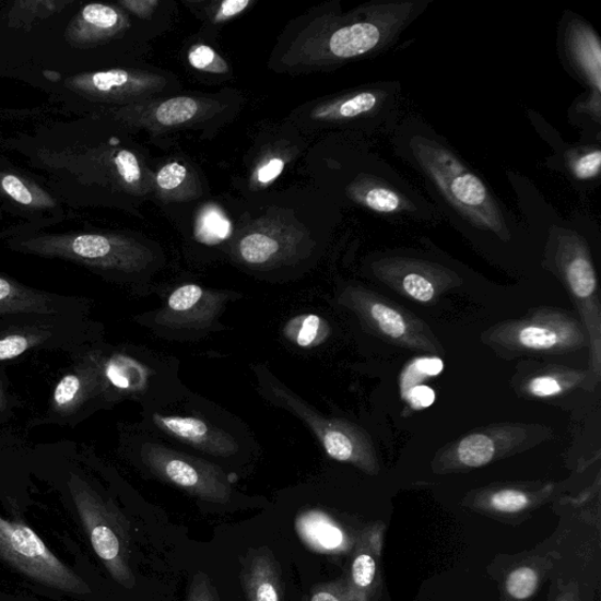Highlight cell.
<instances>
[{
	"mask_svg": "<svg viewBox=\"0 0 601 601\" xmlns=\"http://www.w3.org/2000/svg\"><path fill=\"white\" fill-rule=\"evenodd\" d=\"M22 408V400L14 392L8 368L0 366V425L12 421Z\"/></svg>",
	"mask_w": 601,
	"mask_h": 601,
	"instance_id": "obj_28",
	"label": "cell"
},
{
	"mask_svg": "<svg viewBox=\"0 0 601 601\" xmlns=\"http://www.w3.org/2000/svg\"><path fill=\"white\" fill-rule=\"evenodd\" d=\"M0 601H4V600H0Z\"/></svg>",
	"mask_w": 601,
	"mask_h": 601,
	"instance_id": "obj_45",
	"label": "cell"
},
{
	"mask_svg": "<svg viewBox=\"0 0 601 601\" xmlns=\"http://www.w3.org/2000/svg\"><path fill=\"white\" fill-rule=\"evenodd\" d=\"M494 456V441L485 435H471L464 438L458 447L460 461L471 468L486 466L492 462Z\"/></svg>",
	"mask_w": 601,
	"mask_h": 601,
	"instance_id": "obj_20",
	"label": "cell"
},
{
	"mask_svg": "<svg viewBox=\"0 0 601 601\" xmlns=\"http://www.w3.org/2000/svg\"><path fill=\"white\" fill-rule=\"evenodd\" d=\"M443 362L439 358H423L416 363L419 372L428 375L436 376L443 370Z\"/></svg>",
	"mask_w": 601,
	"mask_h": 601,
	"instance_id": "obj_43",
	"label": "cell"
},
{
	"mask_svg": "<svg viewBox=\"0 0 601 601\" xmlns=\"http://www.w3.org/2000/svg\"><path fill=\"white\" fill-rule=\"evenodd\" d=\"M121 5H123L125 8H128L129 10L140 14V15H145L146 14V10L145 8L148 7H154L156 5V3L154 2H122Z\"/></svg>",
	"mask_w": 601,
	"mask_h": 601,
	"instance_id": "obj_44",
	"label": "cell"
},
{
	"mask_svg": "<svg viewBox=\"0 0 601 601\" xmlns=\"http://www.w3.org/2000/svg\"><path fill=\"white\" fill-rule=\"evenodd\" d=\"M284 168V162L274 157L271 162L263 165L258 170V180L262 184H268L275 180Z\"/></svg>",
	"mask_w": 601,
	"mask_h": 601,
	"instance_id": "obj_40",
	"label": "cell"
},
{
	"mask_svg": "<svg viewBox=\"0 0 601 601\" xmlns=\"http://www.w3.org/2000/svg\"><path fill=\"white\" fill-rule=\"evenodd\" d=\"M91 346L69 356L70 366L57 379L44 413L30 422L31 429L43 425L74 429L96 411L113 405Z\"/></svg>",
	"mask_w": 601,
	"mask_h": 601,
	"instance_id": "obj_5",
	"label": "cell"
},
{
	"mask_svg": "<svg viewBox=\"0 0 601 601\" xmlns=\"http://www.w3.org/2000/svg\"><path fill=\"white\" fill-rule=\"evenodd\" d=\"M538 587V575L533 568L523 566L515 569L506 579V590L518 600H526L534 594Z\"/></svg>",
	"mask_w": 601,
	"mask_h": 601,
	"instance_id": "obj_27",
	"label": "cell"
},
{
	"mask_svg": "<svg viewBox=\"0 0 601 601\" xmlns=\"http://www.w3.org/2000/svg\"><path fill=\"white\" fill-rule=\"evenodd\" d=\"M189 62L198 70L210 72H225L226 62L221 59L209 46L200 45L189 52Z\"/></svg>",
	"mask_w": 601,
	"mask_h": 601,
	"instance_id": "obj_32",
	"label": "cell"
},
{
	"mask_svg": "<svg viewBox=\"0 0 601 601\" xmlns=\"http://www.w3.org/2000/svg\"><path fill=\"white\" fill-rule=\"evenodd\" d=\"M490 504L499 512L516 514L528 508L529 497L516 490H503L490 498Z\"/></svg>",
	"mask_w": 601,
	"mask_h": 601,
	"instance_id": "obj_31",
	"label": "cell"
},
{
	"mask_svg": "<svg viewBox=\"0 0 601 601\" xmlns=\"http://www.w3.org/2000/svg\"><path fill=\"white\" fill-rule=\"evenodd\" d=\"M186 176L187 169L185 166L172 163L157 174L156 181L165 191H172V189L177 188L184 182Z\"/></svg>",
	"mask_w": 601,
	"mask_h": 601,
	"instance_id": "obj_36",
	"label": "cell"
},
{
	"mask_svg": "<svg viewBox=\"0 0 601 601\" xmlns=\"http://www.w3.org/2000/svg\"><path fill=\"white\" fill-rule=\"evenodd\" d=\"M196 234L199 241L216 245L228 239L232 234V224L216 205H208L199 215Z\"/></svg>",
	"mask_w": 601,
	"mask_h": 601,
	"instance_id": "obj_18",
	"label": "cell"
},
{
	"mask_svg": "<svg viewBox=\"0 0 601 601\" xmlns=\"http://www.w3.org/2000/svg\"><path fill=\"white\" fill-rule=\"evenodd\" d=\"M91 308L86 296L40 291L0 273V319L26 314L89 316Z\"/></svg>",
	"mask_w": 601,
	"mask_h": 601,
	"instance_id": "obj_9",
	"label": "cell"
},
{
	"mask_svg": "<svg viewBox=\"0 0 601 601\" xmlns=\"http://www.w3.org/2000/svg\"><path fill=\"white\" fill-rule=\"evenodd\" d=\"M155 79L148 74L115 69L85 72L67 79L66 86L73 93L93 102H120L151 90Z\"/></svg>",
	"mask_w": 601,
	"mask_h": 601,
	"instance_id": "obj_10",
	"label": "cell"
},
{
	"mask_svg": "<svg viewBox=\"0 0 601 601\" xmlns=\"http://www.w3.org/2000/svg\"><path fill=\"white\" fill-rule=\"evenodd\" d=\"M410 400L419 408L429 406L435 401V392L429 387L420 386L411 390Z\"/></svg>",
	"mask_w": 601,
	"mask_h": 601,
	"instance_id": "obj_42",
	"label": "cell"
},
{
	"mask_svg": "<svg viewBox=\"0 0 601 601\" xmlns=\"http://www.w3.org/2000/svg\"><path fill=\"white\" fill-rule=\"evenodd\" d=\"M250 601H282L276 565L269 555H257L245 577Z\"/></svg>",
	"mask_w": 601,
	"mask_h": 601,
	"instance_id": "obj_16",
	"label": "cell"
},
{
	"mask_svg": "<svg viewBox=\"0 0 601 601\" xmlns=\"http://www.w3.org/2000/svg\"><path fill=\"white\" fill-rule=\"evenodd\" d=\"M297 529L310 546L316 550L335 551L342 546V531L323 515L308 514L297 521Z\"/></svg>",
	"mask_w": 601,
	"mask_h": 601,
	"instance_id": "obj_17",
	"label": "cell"
},
{
	"mask_svg": "<svg viewBox=\"0 0 601 601\" xmlns=\"http://www.w3.org/2000/svg\"><path fill=\"white\" fill-rule=\"evenodd\" d=\"M8 247L22 255L64 260L114 276L138 273L151 261L145 247L129 237L105 233L24 234L9 240Z\"/></svg>",
	"mask_w": 601,
	"mask_h": 601,
	"instance_id": "obj_2",
	"label": "cell"
},
{
	"mask_svg": "<svg viewBox=\"0 0 601 601\" xmlns=\"http://www.w3.org/2000/svg\"><path fill=\"white\" fill-rule=\"evenodd\" d=\"M103 326L82 315L26 314L0 319V366L40 352L69 356L102 342Z\"/></svg>",
	"mask_w": 601,
	"mask_h": 601,
	"instance_id": "obj_3",
	"label": "cell"
},
{
	"mask_svg": "<svg viewBox=\"0 0 601 601\" xmlns=\"http://www.w3.org/2000/svg\"><path fill=\"white\" fill-rule=\"evenodd\" d=\"M310 601H345L344 585L331 584L319 590H316Z\"/></svg>",
	"mask_w": 601,
	"mask_h": 601,
	"instance_id": "obj_39",
	"label": "cell"
},
{
	"mask_svg": "<svg viewBox=\"0 0 601 601\" xmlns=\"http://www.w3.org/2000/svg\"><path fill=\"white\" fill-rule=\"evenodd\" d=\"M600 165L601 152L596 149L575 157L571 169L578 179L589 180L599 176Z\"/></svg>",
	"mask_w": 601,
	"mask_h": 601,
	"instance_id": "obj_34",
	"label": "cell"
},
{
	"mask_svg": "<svg viewBox=\"0 0 601 601\" xmlns=\"http://www.w3.org/2000/svg\"><path fill=\"white\" fill-rule=\"evenodd\" d=\"M530 391L538 398H549L559 393L562 387L553 377H537L530 384Z\"/></svg>",
	"mask_w": 601,
	"mask_h": 601,
	"instance_id": "obj_37",
	"label": "cell"
},
{
	"mask_svg": "<svg viewBox=\"0 0 601 601\" xmlns=\"http://www.w3.org/2000/svg\"><path fill=\"white\" fill-rule=\"evenodd\" d=\"M280 250V244L271 235L251 233L244 237L239 245L243 260L249 264H266L274 260Z\"/></svg>",
	"mask_w": 601,
	"mask_h": 601,
	"instance_id": "obj_19",
	"label": "cell"
},
{
	"mask_svg": "<svg viewBox=\"0 0 601 601\" xmlns=\"http://www.w3.org/2000/svg\"><path fill=\"white\" fill-rule=\"evenodd\" d=\"M110 162H113L116 174L123 184L134 186L140 181L141 168L135 154L121 150L115 154Z\"/></svg>",
	"mask_w": 601,
	"mask_h": 601,
	"instance_id": "obj_30",
	"label": "cell"
},
{
	"mask_svg": "<svg viewBox=\"0 0 601 601\" xmlns=\"http://www.w3.org/2000/svg\"><path fill=\"white\" fill-rule=\"evenodd\" d=\"M569 50L589 83L601 90V46L594 31L587 25L577 23L569 28Z\"/></svg>",
	"mask_w": 601,
	"mask_h": 601,
	"instance_id": "obj_15",
	"label": "cell"
},
{
	"mask_svg": "<svg viewBox=\"0 0 601 601\" xmlns=\"http://www.w3.org/2000/svg\"><path fill=\"white\" fill-rule=\"evenodd\" d=\"M385 526L376 525L362 533L344 585L345 601H372L379 587V559L384 547Z\"/></svg>",
	"mask_w": 601,
	"mask_h": 601,
	"instance_id": "obj_11",
	"label": "cell"
},
{
	"mask_svg": "<svg viewBox=\"0 0 601 601\" xmlns=\"http://www.w3.org/2000/svg\"><path fill=\"white\" fill-rule=\"evenodd\" d=\"M0 558L28 578L51 589L72 593L90 592L87 585L58 559L28 527L0 516Z\"/></svg>",
	"mask_w": 601,
	"mask_h": 601,
	"instance_id": "obj_6",
	"label": "cell"
},
{
	"mask_svg": "<svg viewBox=\"0 0 601 601\" xmlns=\"http://www.w3.org/2000/svg\"><path fill=\"white\" fill-rule=\"evenodd\" d=\"M410 145L425 173L455 209L479 227L509 235L498 204L486 186L458 157L423 137L411 139Z\"/></svg>",
	"mask_w": 601,
	"mask_h": 601,
	"instance_id": "obj_4",
	"label": "cell"
},
{
	"mask_svg": "<svg viewBox=\"0 0 601 601\" xmlns=\"http://www.w3.org/2000/svg\"><path fill=\"white\" fill-rule=\"evenodd\" d=\"M358 199L372 211L385 214L399 212L404 205L403 199L398 192L382 185L366 187Z\"/></svg>",
	"mask_w": 601,
	"mask_h": 601,
	"instance_id": "obj_22",
	"label": "cell"
},
{
	"mask_svg": "<svg viewBox=\"0 0 601 601\" xmlns=\"http://www.w3.org/2000/svg\"><path fill=\"white\" fill-rule=\"evenodd\" d=\"M0 195L30 211H52L57 200L35 181L11 170H0Z\"/></svg>",
	"mask_w": 601,
	"mask_h": 601,
	"instance_id": "obj_14",
	"label": "cell"
},
{
	"mask_svg": "<svg viewBox=\"0 0 601 601\" xmlns=\"http://www.w3.org/2000/svg\"><path fill=\"white\" fill-rule=\"evenodd\" d=\"M381 99L382 93L361 92L341 102L335 108L330 107L327 115L337 118H355L372 113Z\"/></svg>",
	"mask_w": 601,
	"mask_h": 601,
	"instance_id": "obj_25",
	"label": "cell"
},
{
	"mask_svg": "<svg viewBox=\"0 0 601 601\" xmlns=\"http://www.w3.org/2000/svg\"><path fill=\"white\" fill-rule=\"evenodd\" d=\"M250 4L249 0H227L221 4L217 21L227 20L234 17V15L243 12Z\"/></svg>",
	"mask_w": 601,
	"mask_h": 601,
	"instance_id": "obj_41",
	"label": "cell"
},
{
	"mask_svg": "<svg viewBox=\"0 0 601 601\" xmlns=\"http://www.w3.org/2000/svg\"><path fill=\"white\" fill-rule=\"evenodd\" d=\"M198 113V104L192 98L179 97L163 103L155 110V118L162 125L174 126L191 120Z\"/></svg>",
	"mask_w": 601,
	"mask_h": 601,
	"instance_id": "obj_23",
	"label": "cell"
},
{
	"mask_svg": "<svg viewBox=\"0 0 601 601\" xmlns=\"http://www.w3.org/2000/svg\"><path fill=\"white\" fill-rule=\"evenodd\" d=\"M128 25L123 14L104 4H89L74 15L67 28V42L76 49H87L114 38Z\"/></svg>",
	"mask_w": 601,
	"mask_h": 601,
	"instance_id": "obj_13",
	"label": "cell"
},
{
	"mask_svg": "<svg viewBox=\"0 0 601 601\" xmlns=\"http://www.w3.org/2000/svg\"><path fill=\"white\" fill-rule=\"evenodd\" d=\"M140 458L156 476L200 499L227 503L232 497L231 480L226 473L200 458L154 443L140 448Z\"/></svg>",
	"mask_w": 601,
	"mask_h": 601,
	"instance_id": "obj_7",
	"label": "cell"
},
{
	"mask_svg": "<svg viewBox=\"0 0 601 601\" xmlns=\"http://www.w3.org/2000/svg\"><path fill=\"white\" fill-rule=\"evenodd\" d=\"M566 278L574 293L579 297L591 296L597 287L594 269L587 257L578 256L566 268Z\"/></svg>",
	"mask_w": 601,
	"mask_h": 601,
	"instance_id": "obj_21",
	"label": "cell"
},
{
	"mask_svg": "<svg viewBox=\"0 0 601 601\" xmlns=\"http://www.w3.org/2000/svg\"><path fill=\"white\" fill-rule=\"evenodd\" d=\"M404 291L421 303H429L435 295L433 284L424 276L409 274L403 280Z\"/></svg>",
	"mask_w": 601,
	"mask_h": 601,
	"instance_id": "obj_35",
	"label": "cell"
},
{
	"mask_svg": "<svg viewBox=\"0 0 601 601\" xmlns=\"http://www.w3.org/2000/svg\"><path fill=\"white\" fill-rule=\"evenodd\" d=\"M36 450L61 473L62 485L90 537L91 544L107 571L125 588L134 587L130 566V534L125 520L89 482L78 457L76 445L59 441Z\"/></svg>",
	"mask_w": 601,
	"mask_h": 601,
	"instance_id": "obj_1",
	"label": "cell"
},
{
	"mask_svg": "<svg viewBox=\"0 0 601 601\" xmlns=\"http://www.w3.org/2000/svg\"><path fill=\"white\" fill-rule=\"evenodd\" d=\"M203 297L204 291L198 284H185L169 296L168 309L165 310V315H180L191 311L201 304Z\"/></svg>",
	"mask_w": 601,
	"mask_h": 601,
	"instance_id": "obj_26",
	"label": "cell"
},
{
	"mask_svg": "<svg viewBox=\"0 0 601 601\" xmlns=\"http://www.w3.org/2000/svg\"><path fill=\"white\" fill-rule=\"evenodd\" d=\"M153 422L167 435L214 456L227 457L239 450L231 435L200 419L154 414Z\"/></svg>",
	"mask_w": 601,
	"mask_h": 601,
	"instance_id": "obj_12",
	"label": "cell"
},
{
	"mask_svg": "<svg viewBox=\"0 0 601 601\" xmlns=\"http://www.w3.org/2000/svg\"><path fill=\"white\" fill-rule=\"evenodd\" d=\"M260 384L268 394L269 401L287 409L303 420L322 443L327 453L340 462H356L358 450L355 440L346 432L344 425L337 421H329L310 408L303 399H299L291 389L284 387L269 372L260 369Z\"/></svg>",
	"mask_w": 601,
	"mask_h": 601,
	"instance_id": "obj_8",
	"label": "cell"
},
{
	"mask_svg": "<svg viewBox=\"0 0 601 601\" xmlns=\"http://www.w3.org/2000/svg\"><path fill=\"white\" fill-rule=\"evenodd\" d=\"M519 341L530 350H550L558 342L553 331L541 327H528L520 331Z\"/></svg>",
	"mask_w": 601,
	"mask_h": 601,
	"instance_id": "obj_33",
	"label": "cell"
},
{
	"mask_svg": "<svg viewBox=\"0 0 601 601\" xmlns=\"http://www.w3.org/2000/svg\"><path fill=\"white\" fill-rule=\"evenodd\" d=\"M187 601H216L215 593L208 578L203 576L196 578Z\"/></svg>",
	"mask_w": 601,
	"mask_h": 601,
	"instance_id": "obj_38",
	"label": "cell"
},
{
	"mask_svg": "<svg viewBox=\"0 0 601 601\" xmlns=\"http://www.w3.org/2000/svg\"><path fill=\"white\" fill-rule=\"evenodd\" d=\"M372 315L385 333L393 339L404 335L406 327L402 316L385 305H375Z\"/></svg>",
	"mask_w": 601,
	"mask_h": 601,
	"instance_id": "obj_29",
	"label": "cell"
},
{
	"mask_svg": "<svg viewBox=\"0 0 601 601\" xmlns=\"http://www.w3.org/2000/svg\"><path fill=\"white\" fill-rule=\"evenodd\" d=\"M322 326L318 315L298 316L286 326V335L298 346L308 347L318 341Z\"/></svg>",
	"mask_w": 601,
	"mask_h": 601,
	"instance_id": "obj_24",
	"label": "cell"
}]
</instances>
